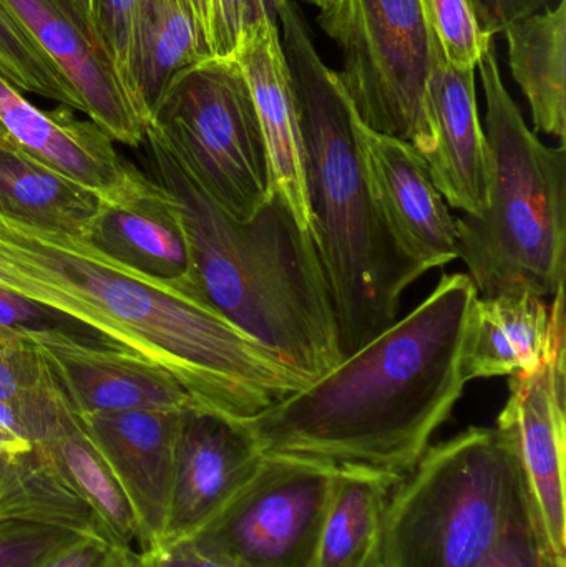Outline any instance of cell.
Instances as JSON below:
<instances>
[{"label":"cell","mask_w":566,"mask_h":567,"mask_svg":"<svg viewBox=\"0 0 566 567\" xmlns=\"http://www.w3.org/2000/svg\"><path fill=\"white\" fill-rule=\"evenodd\" d=\"M0 76L22 93H33L82 112L56 63L17 25L0 3Z\"/></svg>","instance_id":"83f0119b"},{"label":"cell","mask_w":566,"mask_h":567,"mask_svg":"<svg viewBox=\"0 0 566 567\" xmlns=\"http://www.w3.org/2000/svg\"><path fill=\"white\" fill-rule=\"evenodd\" d=\"M487 100L491 202L457 219V252L478 297L565 287L566 148L528 128L502 80L495 42L477 65Z\"/></svg>","instance_id":"5b68a950"},{"label":"cell","mask_w":566,"mask_h":567,"mask_svg":"<svg viewBox=\"0 0 566 567\" xmlns=\"http://www.w3.org/2000/svg\"><path fill=\"white\" fill-rule=\"evenodd\" d=\"M552 0H471L478 25L487 35L504 32L508 23L518 17L544 10Z\"/></svg>","instance_id":"d590c367"},{"label":"cell","mask_w":566,"mask_h":567,"mask_svg":"<svg viewBox=\"0 0 566 567\" xmlns=\"http://www.w3.org/2000/svg\"><path fill=\"white\" fill-rule=\"evenodd\" d=\"M89 3L96 33H99L113 66L125 82L126 89L136 99L132 83H130L128 69L133 22H135L140 0H89ZM136 102H138V99H136Z\"/></svg>","instance_id":"1f68e13d"},{"label":"cell","mask_w":566,"mask_h":567,"mask_svg":"<svg viewBox=\"0 0 566 567\" xmlns=\"http://www.w3.org/2000/svg\"><path fill=\"white\" fill-rule=\"evenodd\" d=\"M504 33L512 75L528 100L535 130L565 143L566 0L518 17Z\"/></svg>","instance_id":"cb8c5ba5"},{"label":"cell","mask_w":566,"mask_h":567,"mask_svg":"<svg viewBox=\"0 0 566 567\" xmlns=\"http://www.w3.org/2000/svg\"><path fill=\"white\" fill-rule=\"evenodd\" d=\"M235 59L241 65L255 100L268 150L272 192L286 199L299 225L309 231L305 142L295 83L278 23L268 22L246 33L236 49Z\"/></svg>","instance_id":"d6986e66"},{"label":"cell","mask_w":566,"mask_h":567,"mask_svg":"<svg viewBox=\"0 0 566 567\" xmlns=\"http://www.w3.org/2000/svg\"><path fill=\"white\" fill-rule=\"evenodd\" d=\"M278 23L305 142L309 231L344 359L398 320L402 293L428 271L402 255L385 228L356 133L358 115L291 0Z\"/></svg>","instance_id":"277c9868"},{"label":"cell","mask_w":566,"mask_h":567,"mask_svg":"<svg viewBox=\"0 0 566 567\" xmlns=\"http://www.w3.org/2000/svg\"><path fill=\"white\" fill-rule=\"evenodd\" d=\"M0 125L27 155L65 178L85 186L102 199L123 192L136 173L116 152L113 140L69 106L42 110L0 76Z\"/></svg>","instance_id":"2e32d148"},{"label":"cell","mask_w":566,"mask_h":567,"mask_svg":"<svg viewBox=\"0 0 566 567\" xmlns=\"http://www.w3.org/2000/svg\"><path fill=\"white\" fill-rule=\"evenodd\" d=\"M39 346L75 415L199 406L168 370L145 357L72 343Z\"/></svg>","instance_id":"ac0fdd59"},{"label":"cell","mask_w":566,"mask_h":567,"mask_svg":"<svg viewBox=\"0 0 566 567\" xmlns=\"http://www.w3.org/2000/svg\"><path fill=\"white\" fill-rule=\"evenodd\" d=\"M266 7H268L269 13H271L272 19L278 23V12L281 10V7L285 6L289 0H265Z\"/></svg>","instance_id":"ab89813d"},{"label":"cell","mask_w":566,"mask_h":567,"mask_svg":"<svg viewBox=\"0 0 566 567\" xmlns=\"http://www.w3.org/2000/svg\"><path fill=\"white\" fill-rule=\"evenodd\" d=\"M552 343L550 307L544 297L522 290L475 297L462 346L465 382L512 377L541 365Z\"/></svg>","instance_id":"ffe728a7"},{"label":"cell","mask_w":566,"mask_h":567,"mask_svg":"<svg viewBox=\"0 0 566 567\" xmlns=\"http://www.w3.org/2000/svg\"><path fill=\"white\" fill-rule=\"evenodd\" d=\"M66 405L39 343L0 330V423L22 442L40 445Z\"/></svg>","instance_id":"4316f807"},{"label":"cell","mask_w":566,"mask_h":567,"mask_svg":"<svg viewBox=\"0 0 566 567\" xmlns=\"http://www.w3.org/2000/svg\"><path fill=\"white\" fill-rule=\"evenodd\" d=\"M399 482L361 466L336 470L316 567H388L385 519Z\"/></svg>","instance_id":"44dd1931"},{"label":"cell","mask_w":566,"mask_h":567,"mask_svg":"<svg viewBox=\"0 0 566 567\" xmlns=\"http://www.w3.org/2000/svg\"><path fill=\"white\" fill-rule=\"evenodd\" d=\"M179 416L182 410L79 416L132 505L138 553L152 551L165 539Z\"/></svg>","instance_id":"9a60e30c"},{"label":"cell","mask_w":566,"mask_h":567,"mask_svg":"<svg viewBox=\"0 0 566 567\" xmlns=\"http://www.w3.org/2000/svg\"><path fill=\"white\" fill-rule=\"evenodd\" d=\"M336 470L265 455L248 485L188 539L228 567H316Z\"/></svg>","instance_id":"9c48e42d"},{"label":"cell","mask_w":566,"mask_h":567,"mask_svg":"<svg viewBox=\"0 0 566 567\" xmlns=\"http://www.w3.org/2000/svg\"><path fill=\"white\" fill-rule=\"evenodd\" d=\"M408 476L389 502L388 567H475L528 508L517 458L497 426L425 450Z\"/></svg>","instance_id":"8992f818"},{"label":"cell","mask_w":566,"mask_h":567,"mask_svg":"<svg viewBox=\"0 0 566 567\" xmlns=\"http://www.w3.org/2000/svg\"><path fill=\"white\" fill-rule=\"evenodd\" d=\"M0 284L158 363L203 409L248 420L309 383L212 307L82 238L0 216Z\"/></svg>","instance_id":"7a4b0ae2"},{"label":"cell","mask_w":566,"mask_h":567,"mask_svg":"<svg viewBox=\"0 0 566 567\" xmlns=\"http://www.w3.org/2000/svg\"><path fill=\"white\" fill-rule=\"evenodd\" d=\"M138 567H228L192 545L189 539L165 543L152 551L136 553Z\"/></svg>","instance_id":"8d00e7d4"},{"label":"cell","mask_w":566,"mask_h":567,"mask_svg":"<svg viewBox=\"0 0 566 567\" xmlns=\"http://www.w3.org/2000/svg\"><path fill=\"white\" fill-rule=\"evenodd\" d=\"M185 2L212 55V0H185Z\"/></svg>","instance_id":"74e56055"},{"label":"cell","mask_w":566,"mask_h":567,"mask_svg":"<svg viewBox=\"0 0 566 567\" xmlns=\"http://www.w3.org/2000/svg\"><path fill=\"white\" fill-rule=\"evenodd\" d=\"M83 239L116 265L196 299L182 209L156 179L138 169L120 195L102 199Z\"/></svg>","instance_id":"5bb4252c"},{"label":"cell","mask_w":566,"mask_h":567,"mask_svg":"<svg viewBox=\"0 0 566 567\" xmlns=\"http://www.w3.org/2000/svg\"><path fill=\"white\" fill-rule=\"evenodd\" d=\"M17 25L56 63L82 112L113 142L140 146L148 116L113 66L89 0H0Z\"/></svg>","instance_id":"8fae6325"},{"label":"cell","mask_w":566,"mask_h":567,"mask_svg":"<svg viewBox=\"0 0 566 567\" xmlns=\"http://www.w3.org/2000/svg\"><path fill=\"white\" fill-rule=\"evenodd\" d=\"M434 148L422 156L452 208L478 216L491 202V158L478 116L475 70L455 69L438 53L429 82Z\"/></svg>","instance_id":"e0dca14e"},{"label":"cell","mask_w":566,"mask_h":567,"mask_svg":"<svg viewBox=\"0 0 566 567\" xmlns=\"http://www.w3.org/2000/svg\"><path fill=\"white\" fill-rule=\"evenodd\" d=\"M469 275H444L424 302L319 379L245 420L265 455L361 466L404 480L464 393Z\"/></svg>","instance_id":"6da1fadb"},{"label":"cell","mask_w":566,"mask_h":567,"mask_svg":"<svg viewBox=\"0 0 566 567\" xmlns=\"http://www.w3.org/2000/svg\"><path fill=\"white\" fill-rule=\"evenodd\" d=\"M123 549L102 539L79 536L39 567H116Z\"/></svg>","instance_id":"e575fe53"},{"label":"cell","mask_w":566,"mask_h":567,"mask_svg":"<svg viewBox=\"0 0 566 567\" xmlns=\"http://www.w3.org/2000/svg\"><path fill=\"white\" fill-rule=\"evenodd\" d=\"M424 6L445 62L455 69H477L494 37L478 25L471 0H424Z\"/></svg>","instance_id":"f546056e"},{"label":"cell","mask_w":566,"mask_h":567,"mask_svg":"<svg viewBox=\"0 0 566 567\" xmlns=\"http://www.w3.org/2000/svg\"><path fill=\"white\" fill-rule=\"evenodd\" d=\"M565 310V287H560L550 307V349L537 369L511 377L507 403L497 420L517 458L550 567H566Z\"/></svg>","instance_id":"30bf717a"},{"label":"cell","mask_w":566,"mask_h":567,"mask_svg":"<svg viewBox=\"0 0 566 567\" xmlns=\"http://www.w3.org/2000/svg\"><path fill=\"white\" fill-rule=\"evenodd\" d=\"M116 567H138L135 549H123L122 555H120L119 566Z\"/></svg>","instance_id":"f35d334b"},{"label":"cell","mask_w":566,"mask_h":567,"mask_svg":"<svg viewBox=\"0 0 566 567\" xmlns=\"http://www.w3.org/2000/svg\"><path fill=\"white\" fill-rule=\"evenodd\" d=\"M263 456L245 420L202 406L182 410L162 545L192 538L215 518L248 485Z\"/></svg>","instance_id":"7c38bea8"},{"label":"cell","mask_w":566,"mask_h":567,"mask_svg":"<svg viewBox=\"0 0 566 567\" xmlns=\"http://www.w3.org/2000/svg\"><path fill=\"white\" fill-rule=\"evenodd\" d=\"M0 330L27 337L37 343H72L130 352L100 330L52 307L35 302L3 284H0Z\"/></svg>","instance_id":"f1b7e54d"},{"label":"cell","mask_w":566,"mask_h":567,"mask_svg":"<svg viewBox=\"0 0 566 567\" xmlns=\"http://www.w3.org/2000/svg\"><path fill=\"white\" fill-rule=\"evenodd\" d=\"M318 20L341 52L339 82L358 118L429 155V82L441 47L424 0H335Z\"/></svg>","instance_id":"ba28073f"},{"label":"cell","mask_w":566,"mask_h":567,"mask_svg":"<svg viewBox=\"0 0 566 567\" xmlns=\"http://www.w3.org/2000/svg\"><path fill=\"white\" fill-rule=\"evenodd\" d=\"M475 567H550L531 506L515 518L497 548Z\"/></svg>","instance_id":"836d02e7"},{"label":"cell","mask_w":566,"mask_h":567,"mask_svg":"<svg viewBox=\"0 0 566 567\" xmlns=\"http://www.w3.org/2000/svg\"><path fill=\"white\" fill-rule=\"evenodd\" d=\"M156 182L182 209L196 299L311 383L342 360L338 320L311 233L272 193L248 221L213 202L146 126Z\"/></svg>","instance_id":"3957f363"},{"label":"cell","mask_w":566,"mask_h":567,"mask_svg":"<svg viewBox=\"0 0 566 567\" xmlns=\"http://www.w3.org/2000/svg\"><path fill=\"white\" fill-rule=\"evenodd\" d=\"M102 198L0 138V216L40 231L85 238Z\"/></svg>","instance_id":"7402d4cb"},{"label":"cell","mask_w":566,"mask_h":567,"mask_svg":"<svg viewBox=\"0 0 566 567\" xmlns=\"http://www.w3.org/2000/svg\"><path fill=\"white\" fill-rule=\"evenodd\" d=\"M35 446L49 456L73 492L95 513L116 545L123 549L132 548L138 538V523L132 505L70 406L63 410L45 442Z\"/></svg>","instance_id":"484cf974"},{"label":"cell","mask_w":566,"mask_h":567,"mask_svg":"<svg viewBox=\"0 0 566 567\" xmlns=\"http://www.w3.org/2000/svg\"><path fill=\"white\" fill-rule=\"evenodd\" d=\"M185 0H140L130 47V83L152 116L169 83L209 59Z\"/></svg>","instance_id":"d4e9b609"},{"label":"cell","mask_w":566,"mask_h":567,"mask_svg":"<svg viewBox=\"0 0 566 567\" xmlns=\"http://www.w3.org/2000/svg\"><path fill=\"white\" fill-rule=\"evenodd\" d=\"M308 2H311L312 6L318 7L319 10H325L328 9L329 6H332L335 0H308Z\"/></svg>","instance_id":"60d3db41"},{"label":"cell","mask_w":566,"mask_h":567,"mask_svg":"<svg viewBox=\"0 0 566 567\" xmlns=\"http://www.w3.org/2000/svg\"><path fill=\"white\" fill-rule=\"evenodd\" d=\"M0 523L49 526L119 546L39 446L0 449Z\"/></svg>","instance_id":"603a6c76"},{"label":"cell","mask_w":566,"mask_h":567,"mask_svg":"<svg viewBox=\"0 0 566 567\" xmlns=\"http://www.w3.org/2000/svg\"><path fill=\"white\" fill-rule=\"evenodd\" d=\"M268 22L265 0H212V56H235L243 37Z\"/></svg>","instance_id":"d6a6232c"},{"label":"cell","mask_w":566,"mask_h":567,"mask_svg":"<svg viewBox=\"0 0 566 567\" xmlns=\"http://www.w3.org/2000/svg\"><path fill=\"white\" fill-rule=\"evenodd\" d=\"M146 126L233 218L248 221L275 193L255 100L235 56H209L179 73Z\"/></svg>","instance_id":"52a82bcc"},{"label":"cell","mask_w":566,"mask_h":567,"mask_svg":"<svg viewBox=\"0 0 566 567\" xmlns=\"http://www.w3.org/2000/svg\"><path fill=\"white\" fill-rule=\"evenodd\" d=\"M79 536L49 526L0 523V567H39Z\"/></svg>","instance_id":"4dcf8cb0"},{"label":"cell","mask_w":566,"mask_h":567,"mask_svg":"<svg viewBox=\"0 0 566 567\" xmlns=\"http://www.w3.org/2000/svg\"><path fill=\"white\" fill-rule=\"evenodd\" d=\"M6 135V132H3L2 125H0V138H3Z\"/></svg>","instance_id":"b9f144b4"},{"label":"cell","mask_w":566,"mask_h":567,"mask_svg":"<svg viewBox=\"0 0 566 567\" xmlns=\"http://www.w3.org/2000/svg\"><path fill=\"white\" fill-rule=\"evenodd\" d=\"M356 133L382 221L402 255L425 271L457 259V219L432 183L421 153L359 118Z\"/></svg>","instance_id":"4fadbf2b"}]
</instances>
